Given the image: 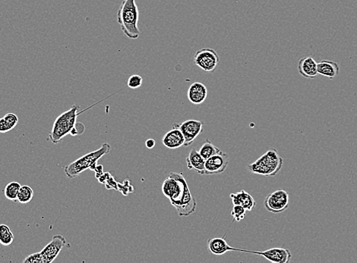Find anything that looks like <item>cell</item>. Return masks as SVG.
Listing matches in <instances>:
<instances>
[{
  "label": "cell",
  "mask_w": 357,
  "mask_h": 263,
  "mask_svg": "<svg viewBox=\"0 0 357 263\" xmlns=\"http://www.w3.org/2000/svg\"><path fill=\"white\" fill-rule=\"evenodd\" d=\"M233 205H239L243 206L246 209V211H252L255 209L256 205L255 199L252 197L245 190H239L236 193H233L230 195Z\"/></svg>",
  "instance_id": "obj_16"
},
{
  "label": "cell",
  "mask_w": 357,
  "mask_h": 263,
  "mask_svg": "<svg viewBox=\"0 0 357 263\" xmlns=\"http://www.w3.org/2000/svg\"><path fill=\"white\" fill-rule=\"evenodd\" d=\"M11 130H12V127L9 126V124L6 122V121L5 120L3 117L0 119V133L9 132Z\"/></svg>",
  "instance_id": "obj_27"
},
{
  "label": "cell",
  "mask_w": 357,
  "mask_h": 263,
  "mask_svg": "<svg viewBox=\"0 0 357 263\" xmlns=\"http://www.w3.org/2000/svg\"><path fill=\"white\" fill-rule=\"evenodd\" d=\"M155 145L156 143L154 140L148 139L146 141V147L148 148V149H152L153 147H154V146H155Z\"/></svg>",
  "instance_id": "obj_30"
},
{
  "label": "cell",
  "mask_w": 357,
  "mask_h": 263,
  "mask_svg": "<svg viewBox=\"0 0 357 263\" xmlns=\"http://www.w3.org/2000/svg\"><path fill=\"white\" fill-rule=\"evenodd\" d=\"M290 196L286 190L279 189L267 196L264 201L265 209L269 212L279 214L289 207Z\"/></svg>",
  "instance_id": "obj_6"
},
{
  "label": "cell",
  "mask_w": 357,
  "mask_h": 263,
  "mask_svg": "<svg viewBox=\"0 0 357 263\" xmlns=\"http://www.w3.org/2000/svg\"><path fill=\"white\" fill-rule=\"evenodd\" d=\"M228 155L221 150L205 161V175H218L223 173L228 167Z\"/></svg>",
  "instance_id": "obj_9"
},
{
  "label": "cell",
  "mask_w": 357,
  "mask_h": 263,
  "mask_svg": "<svg viewBox=\"0 0 357 263\" xmlns=\"http://www.w3.org/2000/svg\"><path fill=\"white\" fill-rule=\"evenodd\" d=\"M189 101L194 105H200L208 97V89L200 82H195L190 86L187 93Z\"/></svg>",
  "instance_id": "obj_12"
},
{
  "label": "cell",
  "mask_w": 357,
  "mask_h": 263,
  "mask_svg": "<svg viewBox=\"0 0 357 263\" xmlns=\"http://www.w3.org/2000/svg\"><path fill=\"white\" fill-rule=\"evenodd\" d=\"M161 190L180 217L190 216L195 212L196 201L191 195L183 173H169L163 183Z\"/></svg>",
  "instance_id": "obj_1"
},
{
  "label": "cell",
  "mask_w": 357,
  "mask_h": 263,
  "mask_svg": "<svg viewBox=\"0 0 357 263\" xmlns=\"http://www.w3.org/2000/svg\"><path fill=\"white\" fill-rule=\"evenodd\" d=\"M65 244L66 241L63 236L55 235L50 243L41 251L43 257V263H50L54 261Z\"/></svg>",
  "instance_id": "obj_11"
},
{
  "label": "cell",
  "mask_w": 357,
  "mask_h": 263,
  "mask_svg": "<svg viewBox=\"0 0 357 263\" xmlns=\"http://www.w3.org/2000/svg\"><path fill=\"white\" fill-rule=\"evenodd\" d=\"M143 83V78L139 75H132L130 76L127 82L128 87L131 89H138L141 87Z\"/></svg>",
  "instance_id": "obj_23"
},
{
  "label": "cell",
  "mask_w": 357,
  "mask_h": 263,
  "mask_svg": "<svg viewBox=\"0 0 357 263\" xmlns=\"http://www.w3.org/2000/svg\"><path fill=\"white\" fill-rule=\"evenodd\" d=\"M193 61L194 64L204 72L210 73L215 71L220 62V57L214 49L205 48L195 53Z\"/></svg>",
  "instance_id": "obj_7"
},
{
  "label": "cell",
  "mask_w": 357,
  "mask_h": 263,
  "mask_svg": "<svg viewBox=\"0 0 357 263\" xmlns=\"http://www.w3.org/2000/svg\"><path fill=\"white\" fill-rule=\"evenodd\" d=\"M139 12L135 0H123L117 12V22L122 31L129 39L136 40L140 36Z\"/></svg>",
  "instance_id": "obj_2"
},
{
  "label": "cell",
  "mask_w": 357,
  "mask_h": 263,
  "mask_svg": "<svg viewBox=\"0 0 357 263\" xmlns=\"http://www.w3.org/2000/svg\"><path fill=\"white\" fill-rule=\"evenodd\" d=\"M317 70H318V75L326 77L329 79H333L338 75L340 67H339L338 64L335 61L323 60L318 63Z\"/></svg>",
  "instance_id": "obj_18"
},
{
  "label": "cell",
  "mask_w": 357,
  "mask_h": 263,
  "mask_svg": "<svg viewBox=\"0 0 357 263\" xmlns=\"http://www.w3.org/2000/svg\"><path fill=\"white\" fill-rule=\"evenodd\" d=\"M208 249L212 254L221 256L229 251H241L243 250L232 247L224 238H215L208 241Z\"/></svg>",
  "instance_id": "obj_13"
},
{
  "label": "cell",
  "mask_w": 357,
  "mask_h": 263,
  "mask_svg": "<svg viewBox=\"0 0 357 263\" xmlns=\"http://www.w3.org/2000/svg\"><path fill=\"white\" fill-rule=\"evenodd\" d=\"M284 160L276 149H272L262 155L256 161L248 165V171L252 174L262 176H275L282 168Z\"/></svg>",
  "instance_id": "obj_4"
},
{
  "label": "cell",
  "mask_w": 357,
  "mask_h": 263,
  "mask_svg": "<svg viewBox=\"0 0 357 263\" xmlns=\"http://www.w3.org/2000/svg\"><path fill=\"white\" fill-rule=\"evenodd\" d=\"M204 123L201 121L189 119L181 123H175L173 128H177L183 133L185 138V146H189L193 143L199 134L203 131Z\"/></svg>",
  "instance_id": "obj_8"
},
{
  "label": "cell",
  "mask_w": 357,
  "mask_h": 263,
  "mask_svg": "<svg viewBox=\"0 0 357 263\" xmlns=\"http://www.w3.org/2000/svg\"><path fill=\"white\" fill-rule=\"evenodd\" d=\"M246 214V209L243 208L241 205H233L232 211H231V216H232L233 220L236 222H241L245 219Z\"/></svg>",
  "instance_id": "obj_22"
},
{
  "label": "cell",
  "mask_w": 357,
  "mask_h": 263,
  "mask_svg": "<svg viewBox=\"0 0 357 263\" xmlns=\"http://www.w3.org/2000/svg\"><path fill=\"white\" fill-rule=\"evenodd\" d=\"M221 151V150H220L215 145L213 144L209 139H206L201 146L200 149L198 150V153H200L201 156L205 160H207L208 159L217 154Z\"/></svg>",
  "instance_id": "obj_19"
},
{
  "label": "cell",
  "mask_w": 357,
  "mask_h": 263,
  "mask_svg": "<svg viewBox=\"0 0 357 263\" xmlns=\"http://www.w3.org/2000/svg\"><path fill=\"white\" fill-rule=\"evenodd\" d=\"M14 241V235L12 231L5 233L0 236V243L3 246H9Z\"/></svg>",
  "instance_id": "obj_25"
},
{
  "label": "cell",
  "mask_w": 357,
  "mask_h": 263,
  "mask_svg": "<svg viewBox=\"0 0 357 263\" xmlns=\"http://www.w3.org/2000/svg\"><path fill=\"white\" fill-rule=\"evenodd\" d=\"M24 263H43V259L41 255V252L39 253H33L29 255L28 257H26L23 260Z\"/></svg>",
  "instance_id": "obj_24"
},
{
  "label": "cell",
  "mask_w": 357,
  "mask_h": 263,
  "mask_svg": "<svg viewBox=\"0 0 357 263\" xmlns=\"http://www.w3.org/2000/svg\"><path fill=\"white\" fill-rule=\"evenodd\" d=\"M21 188L19 182H12L6 184L4 189V194L6 199L13 202H17L18 194Z\"/></svg>",
  "instance_id": "obj_20"
},
{
  "label": "cell",
  "mask_w": 357,
  "mask_h": 263,
  "mask_svg": "<svg viewBox=\"0 0 357 263\" xmlns=\"http://www.w3.org/2000/svg\"><path fill=\"white\" fill-rule=\"evenodd\" d=\"M317 65L318 63L312 56H306L299 60L298 63V71L304 78L314 79L318 75Z\"/></svg>",
  "instance_id": "obj_14"
},
{
  "label": "cell",
  "mask_w": 357,
  "mask_h": 263,
  "mask_svg": "<svg viewBox=\"0 0 357 263\" xmlns=\"http://www.w3.org/2000/svg\"><path fill=\"white\" fill-rule=\"evenodd\" d=\"M186 161L189 169L195 170L197 173L205 175V165L206 160L196 150L193 149L189 152Z\"/></svg>",
  "instance_id": "obj_17"
},
{
  "label": "cell",
  "mask_w": 357,
  "mask_h": 263,
  "mask_svg": "<svg viewBox=\"0 0 357 263\" xmlns=\"http://www.w3.org/2000/svg\"><path fill=\"white\" fill-rule=\"evenodd\" d=\"M11 230L9 226H7L6 224H0V236L5 234V233L9 232Z\"/></svg>",
  "instance_id": "obj_28"
},
{
  "label": "cell",
  "mask_w": 357,
  "mask_h": 263,
  "mask_svg": "<svg viewBox=\"0 0 357 263\" xmlns=\"http://www.w3.org/2000/svg\"><path fill=\"white\" fill-rule=\"evenodd\" d=\"M162 143L169 149H177L184 146L185 138L180 130L173 128L164 134L162 138Z\"/></svg>",
  "instance_id": "obj_15"
},
{
  "label": "cell",
  "mask_w": 357,
  "mask_h": 263,
  "mask_svg": "<svg viewBox=\"0 0 357 263\" xmlns=\"http://www.w3.org/2000/svg\"><path fill=\"white\" fill-rule=\"evenodd\" d=\"M4 119L6 121V122L9 124L12 129H14L19 122V118L16 115L13 113H8L4 116Z\"/></svg>",
  "instance_id": "obj_26"
},
{
  "label": "cell",
  "mask_w": 357,
  "mask_h": 263,
  "mask_svg": "<svg viewBox=\"0 0 357 263\" xmlns=\"http://www.w3.org/2000/svg\"><path fill=\"white\" fill-rule=\"evenodd\" d=\"M243 252L259 255L265 257L267 260L273 263H288L291 262L292 254L291 251L284 248H271L264 251H252V250H243Z\"/></svg>",
  "instance_id": "obj_10"
},
{
  "label": "cell",
  "mask_w": 357,
  "mask_h": 263,
  "mask_svg": "<svg viewBox=\"0 0 357 263\" xmlns=\"http://www.w3.org/2000/svg\"><path fill=\"white\" fill-rule=\"evenodd\" d=\"M79 109L80 108L78 105H72L70 109L57 118L49 134V138L52 143H58L67 134H70L71 131L75 127Z\"/></svg>",
  "instance_id": "obj_5"
},
{
  "label": "cell",
  "mask_w": 357,
  "mask_h": 263,
  "mask_svg": "<svg viewBox=\"0 0 357 263\" xmlns=\"http://www.w3.org/2000/svg\"><path fill=\"white\" fill-rule=\"evenodd\" d=\"M110 151V145L104 143L100 149L95 151L91 152L81 158L75 160L64 168L65 175L68 179H74L75 177L84 172L85 170L90 169L94 171L97 167V163L103 156L108 154Z\"/></svg>",
  "instance_id": "obj_3"
},
{
  "label": "cell",
  "mask_w": 357,
  "mask_h": 263,
  "mask_svg": "<svg viewBox=\"0 0 357 263\" xmlns=\"http://www.w3.org/2000/svg\"><path fill=\"white\" fill-rule=\"evenodd\" d=\"M34 197V190L31 187L27 185L21 186L18 194L17 202L20 203L26 204L31 202Z\"/></svg>",
  "instance_id": "obj_21"
},
{
  "label": "cell",
  "mask_w": 357,
  "mask_h": 263,
  "mask_svg": "<svg viewBox=\"0 0 357 263\" xmlns=\"http://www.w3.org/2000/svg\"><path fill=\"white\" fill-rule=\"evenodd\" d=\"M94 172H96V178L97 179H98V178H100V177L101 176V175H103V165H97V167H96L95 170H94Z\"/></svg>",
  "instance_id": "obj_29"
}]
</instances>
